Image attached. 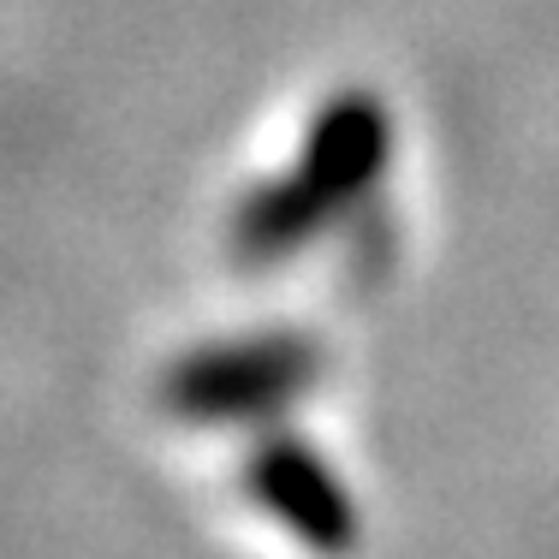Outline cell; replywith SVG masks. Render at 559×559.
<instances>
[{"mask_svg":"<svg viewBox=\"0 0 559 559\" xmlns=\"http://www.w3.org/2000/svg\"><path fill=\"white\" fill-rule=\"evenodd\" d=\"M245 483L262 500V512L280 518L310 554L340 559L357 548V530L364 524H357V506L345 495L340 471L316 447H304L298 435H262L250 447Z\"/></svg>","mask_w":559,"mask_h":559,"instance_id":"cell-2","label":"cell"},{"mask_svg":"<svg viewBox=\"0 0 559 559\" xmlns=\"http://www.w3.org/2000/svg\"><path fill=\"white\" fill-rule=\"evenodd\" d=\"M388 155H393L388 108H381L376 96H364V90H352V96L328 102V108L316 114V126H310V138H304V155L292 173H298L316 191V203L340 221L345 209L364 203L381 185Z\"/></svg>","mask_w":559,"mask_h":559,"instance_id":"cell-3","label":"cell"},{"mask_svg":"<svg viewBox=\"0 0 559 559\" xmlns=\"http://www.w3.org/2000/svg\"><path fill=\"white\" fill-rule=\"evenodd\" d=\"M316 381L322 352L304 334H257L179 357L162 381V405L185 423H269Z\"/></svg>","mask_w":559,"mask_h":559,"instance_id":"cell-1","label":"cell"}]
</instances>
